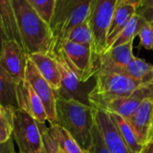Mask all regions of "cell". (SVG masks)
Returning <instances> with one entry per match:
<instances>
[{
  "label": "cell",
  "instance_id": "6da1fadb",
  "mask_svg": "<svg viewBox=\"0 0 153 153\" xmlns=\"http://www.w3.org/2000/svg\"><path fill=\"white\" fill-rule=\"evenodd\" d=\"M24 51L28 54H52L53 38L44 22L27 0H11Z\"/></svg>",
  "mask_w": 153,
  "mask_h": 153
},
{
  "label": "cell",
  "instance_id": "7a4b0ae2",
  "mask_svg": "<svg viewBox=\"0 0 153 153\" xmlns=\"http://www.w3.org/2000/svg\"><path fill=\"white\" fill-rule=\"evenodd\" d=\"M56 125L64 128L83 152L91 144L94 108L76 101L56 99Z\"/></svg>",
  "mask_w": 153,
  "mask_h": 153
},
{
  "label": "cell",
  "instance_id": "3957f363",
  "mask_svg": "<svg viewBox=\"0 0 153 153\" xmlns=\"http://www.w3.org/2000/svg\"><path fill=\"white\" fill-rule=\"evenodd\" d=\"M91 0H56L49 28L53 38L52 55L60 50L68 33L87 20Z\"/></svg>",
  "mask_w": 153,
  "mask_h": 153
},
{
  "label": "cell",
  "instance_id": "277c9868",
  "mask_svg": "<svg viewBox=\"0 0 153 153\" xmlns=\"http://www.w3.org/2000/svg\"><path fill=\"white\" fill-rule=\"evenodd\" d=\"M146 83L121 74H96V84L89 95V100L95 108L104 110L112 101L129 96L137 88Z\"/></svg>",
  "mask_w": 153,
  "mask_h": 153
},
{
  "label": "cell",
  "instance_id": "5b68a950",
  "mask_svg": "<svg viewBox=\"0 0 153 153\" xmlns=\"http://www.w3.org/2000/svg\"><path fill=\"white\" fill-rule=\"evenodd\" d=\"M54 56L58 63L61 75L60 88L54 91L56 99L76 101L81 104L92 107L89 100V95L95 87L96 75L90 81L82 82L62 50L54 54Z\"/></svg>",
  "mask_w": 153,
  "mask_h": 153
},
{
  "label": "cell",
  "instance_id": "8992f818",
  "mask_svg": "<svg viewBox=\"0 0 153 153\" xmlns=\"http://www.w3.org/2000/svg\"><path fill=\"white\" fill-rule=\"evenodd\" d=\"M117 0H91L87 22L91 32L93 51L100 56L107 51V37Z\"/></svg>",
  "mask_w": 153,
  "mask_h": 153
},
{
  "label": "cell",
  "instance_id": "52a82bcc",
  "mask_svg": "<svg viewBox=\"0 0 153 153\" xmlns=\"http://www.w3.org/2000/svg\"><path fill=\"white\" fill-rule=\"evenodd\" d=\"M13 135L20 153H42V139L38 123L20 109L13 111Z\"/></svg>",
  "mask_w": 153,
  "mask_h": 153
},
{
  "label": "cell",
  "instance_id": "ba28073f",
  "mask_svg": "<svg viewBox=\"0 0 153 153\" xmlns=\"http://www.w3.org/2000/svg\"><path fill=\"white\" fill-rule=\"evenodd\" d=\"M60 50L65 53L82 82L90 81L98 73L99 56L94 53L91 46L64 41Z\"/></svg>",
  "mask_w": 153,
  "mask_h": 153
},
{
  "label": "cell",
  "instance_id": "9c48e42d",
  "mask_svg": "<svg viewBox=\"0 0 153 153\" xmlns=\"http://www.w3.org/2000/svg\"><path fill=\"white\" fill-rule=\"evenodd\" d=\"M29 55L15 41L4 39L0 52V65L16 83L24 80Z\"/></svg>",
  "mask_w": 153,
  "mask_h": 153
},
{
  "label": "cell",
  "instance_id": "30bf717a",
  "mask_svg": "<svg viewBox=\"0 0 153 153\" xmlns=\"http://www.w3.org/2000/svg\"><path fill=\"white\" fill-rule=\"evenodd\" d=\"M24 80L30 84L36 94L40 99L47 114L48 122L56 124V96L49 84L39 73L34 64L28 59L25 68Z\"/></svg>",
  "mask_w": 153,
  "mask_h": 153
},
{
  "label": "cell",
  "instance_id": "8fae6325",
  "mask_svg": "<svg viewBox=\"0 0 153 153\" xmlns=\"http://www.w3.org/2000/svg\"><path fill=\"white\" fill-rule=\"evenodd\" d=\"M94 119L109 152L131 153L107 111L94 108Z\"/></svg>",
  "mask_w": 153,
  "mask_h": 153
},
{
  "label": "cell",
  "instance_id": "7c38bea8",
  "mask_svg": "<svg viewBox=\"0 0 153 153\" xmlns=\"http://www.w3.org/2000/svg\"><path fill=\"white\" fill-rule=\"evenodd\" d=\"M18 108L36 120L38 124L45 125L48 121L43 103L32 87L25 80L16 83Z\"/></svg>",
  "mask_w": 153,
  "mask_h": 153
},
{
  "label": "cell",
  "instance_id": "4fadbf2b",
  "mask_svg": "<svg viewBox=\"0 0 153 153\" xmlns=\"http://www.w3.org/2000/svg\"><path fill=\"white\" fill-rule=\"evenodd\" d=\"M98 72L128 76L146 84L153 82V65L138 57H134V59L126 66H119L110 63L99 61Z\"/></svg>",
  "mask_w": 153,
  "mask_h": 153
},
{
  "label": "cell",
  "instance_id": "5bb4252c",
  "mask_svg": "<svg viewBox=\"0 0 153 153\" xmlns=\"http://www.w3.org/2000/svg\"><path fill=\"white\" fill-rule=\"evenodd\" d=\"M139 143L144 146L153 141V100H144L127 118Z\"/></svg>",
  "mask_w": 153,
  "mask_h": 153
},
{
  "label": "cell",
  "instance_id": "9a60e30c",
  "mask_svg": "<svg viewBox=\"0 0 153 153\" xmlns=\"http://www.w3.org/2000/svg\"><path fill=\"white\" fill-rule=\"evenodd\" d=\"M148 99L153 100V82L137 88L126 98L118 99L110 102L104 111L120 115L127 119L134 113L140 105Z\"/></svg>",
  "mask_w": 153,
  "mask_h": 153
},
{
  "label": "cell",
  "instance_id": "2e32d148",
  "mask_svg": "<svg viewBox=\"0 0 153 153\" xmlns=\"http://www.w3.org/2000/svg\"><path fill=\"white\" fill-rule=\"evenodd\" d=\"M140 4L141 1L117 0L107 37V50L110 48L128 22L136 13Z\"/></svg>",
  "mask_w": 153,
  "mask_h": 153
},
{
  "label": "cell",
  "instance_id": "e0dca14e",
  "mask_svg": "<svg viewBox=\"0 0 153 153\" xmlns=\"http://www.w3.org/2000/svg\"><path fill=\"white\" fill-rule=\"evenodd\" d=\"M29 59L34 64L41 76L56 91L61 85V75L58 63L52 54L36 53L29 55Z\"/></svg>",
  "mask_w": 153,
  "mask_h": 153
},
{
  "label": "cell",
  "instance_id": "ac0fdd59",
  "mask_svg": "<svg viewBox=\"0 0 153 153\" xmlns=\"http://www.w3.org/2000/svg\"><path fill=\"white\" fill-rule=\"evenodd\" d=\"M0 24L5 39L15 41L23 48L11 0H0Z\"/></svg>",
  "mask_w": 153,
  "mask_h": 153
},
{
  "label": "cell",
  "instance_id": "d6986e66",
  "mask_svg": "<svg viewBox=\"0 0 153 153\" xmlns=\"http://www.w3.org/2000/svg\"><path fill=\"white\" fill-rule=\"evenodd\" d=\"M109 117L120 134L122 139L126 143L131 153H141L143 147L138 141L131 125L125 117L115 113H109Z\"/></svg>",
  "mask_w": 153,
  "mask_h": 153
},
{
  "label": "cell",
  "instance_id": "ffe728a7",
  "mask_svg": "<svg viewBox=\"0 0 153 153\" xmlns=\"http://www.w3.org/2000/svg\"><path fill=\"white\" fill-rule=\"evenodd\" d=\"M0 104L11 110H17L16 82L0 65Z\"/></svg>",
  "mask_w": 153,
  "mask_h": 153
},
{
  "label": "cell",
  "instance_id": "44dd1931",
  "mask_svg": "<svg viewBox=\"0 0 153 153\" xmlns=\"http://www.w3.org/2000/svg\"><path fill=\"white\" fill-rule=\"evenodd\" d=\"M133 46L134 41H129L126 44L111 48L99 56V61L110 63L119 66H126L135 57L133 52Z\"/></svg>",
  "mask_w": 153,
  "mask_h": 153
},
{
  "label": "cell",
  "instance_id": "7402d4cb",
  "mask_svg": "<svg viewBox=\"0 0 153 153\" xmlns=\"http://www.w3.org/2000/svg\"><path fill=\"white\" fill-rule=\"evenodd\" d=\"M48 131L56 143L58 153H84L75 140L58 125H50Z\"/></svg>",
  "mask_w": 153,
  "mask_h": 153
},
{
  "label": "cell",
  "instance_id": "603a6c76",
  "mask_svg": "<svg viewBox=\"0 0 153 153\" xmlns=\"http://www.w3.org/2000/svg\"><path fill=\"white\" fill-rule=\"evenodd\" d=\"M146 22H145L139 14L135 13L131 18V20L128 22V23L126 24L125 29L122 30V32L119 34L117 39L115 40V42L112 44L110 48L123 45V44H126L129 41H134V38L136 36H138L140 30H142L143 26Z\"/></svg>",
  "mask_w": 153,
  "mask_h": 153
},
{
  "label": "cell",
  "instance_id": "cb8c5ba5",
  "mask_svg": "<svg viewBox=\"0 0 153 153\" xmlns=\"http://www.w3.org/2000/svg\"><path fill=\"white\" fill-rule=\"evenodd\" d=\"M65 41H70L81 45L93 46L92 36L91 30L89 28L87 21L79 24L75 28H74L66 36ZM93 49V48H92Z\"/></svg>",
  "mask_w": 153,
  "mask_h": 153
},
{
  "label": "cell",
  "instance_id": "d4e9b609",
  "mask_svg": "<svg viewBox=\"0 0 153 153\" xmlns=\"http://www.w3.org/2000/svg\"><path fill=\"white\" fill-rule=\"evenodd\" d=\"M39 17L48 26L54 14L56 0H27Z\"/></svg>",
  "mask_w": 153,
  "mask_h": 153
},
{
  "label": "cell",
  "instance_id": "484cf974",
  "mask_svg": "<svg viewBox=\"0 0 153 153\" xmlns=\"http://www.w3.org/2000/svg\"><path fill=\"white\" fill-rule=\"evenodd\" d=\"M13 111L7 109L4 114L0 115V143H5L12 138Z\"/></svg>",
  "mask_w": 153,
  "mask_h": 153
},
{
  "label": "cell",
  "instance_id": "4316f807",
  "mask_svg": "<svg viewBox=\"0 0 153 153\" xmlns=\"http://www.w3.org/2000/svg\"><path fill=\"white\" fill-rule=\"evenodd\" d=\"M91 137V144L90 148L86 152H84V153H110L107 149L96 125H94L92 128Z\"/></svg>",
  "mask_w": 153,
  "mask_h": 153
},
{
  "label": "cell",
  "instance_id": "83f0119b",
  "mask_svg": "<svg viewBox=\"0 0 153 153\" xmlns=\"http://www.w3.org/2000/svg\"><path fill=\"white\" fill-rule=\"evenodd\" d=\"M141 47L147 50H153V27L146 22L138 34Z\"/></svg>",
  "mask_w": 153,
  "mask_h": 153
},
{
  "label": "cell",
  "instance_id": "f1b7e54d",
  "mask_svg": "<svg viewBox=\"0 0 153 153\" xmlns=\"http://www.w3.org/2000/svg\"><path fill=\"white\" fill-rule=\"evenodd\" d=\"M136 13L153 27V0L141 1Z\"/></svg>",
  "mask_w": 153,
  "mask_h": 153
},
{
  "label": "cell",
  "instance_id": "f546056e",
  "mask_svg": "<svg viewBox=\"0 0 153 153\" xmlns=\"http://www.w3.org/2000/svg\"><path fill=\"white\" fill-rule=\"evenodd\" d=\"M0 153H16L12 138L5 143H0Z\"/></svg>",
  "mask_w": 153,
  "mask_h": 153
},
{
  "label": "cell",
  "instance_id": "4dcf8cb0",
  "mask_svg": "<svg viewBox=\"0 0 153 153\" xmlns=\"http://www.w3.org/2000/svg\"><path fill=\"white\" fill-rule=\"evenodd\" d=\"M141 153H153V141L144 145Z\"/></svg>",
  "mask_w": 153,
  "mask_h": 153
},
{
  "label": "cell",
  "instance_id": "1f68e13d",
  "mask_svg": "<svg viewBox=\"0 0 153 153\" xmlns=\"http://www.w3.org/2000/svg\"><path fill=\"white\" fill-rule=\"evenodd\" d=\"M5 39V37H4V34L2 30V27H1V24H0V52H1V49H2V45H3V41Z\"/></svg>",
  "mask_w": 153,
  "mask_h": 153
},
{
  "label": "cell",
  "instance_id": "d6a6232c",
  "mask_svg": "<svg viewBox=\"0 0 153 153\" xmlns=\"http://www.w3.org/2000/svg\"><path fill=\"white\" fill-rule=\"evenodd\" d=\"M8 108H4L1 104H0V115H3V114H4L5 112H6V110H7Z\"/></svg>",
  "mask_w": 153,
  "mask_h": 153
},
{
  "label": "cell",
  "instance_id": "836d02e7",
  "mask_svg": "<svg viewBox=\"0 0 153 153\" xmlns=\"http://www.w3.org/2000/svg\"></svg>",
  "mask_w": 153,
  "mask_h": 153
}]
</instances>
